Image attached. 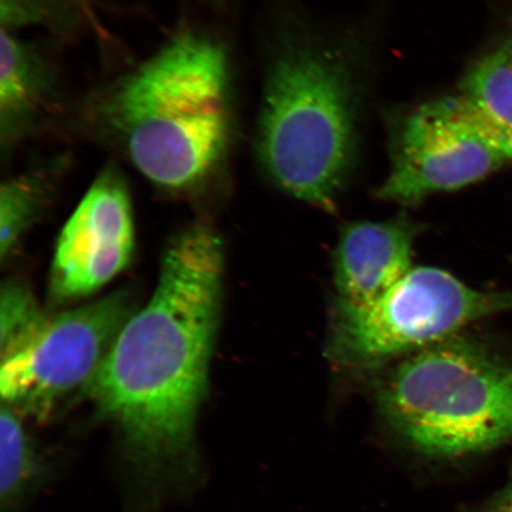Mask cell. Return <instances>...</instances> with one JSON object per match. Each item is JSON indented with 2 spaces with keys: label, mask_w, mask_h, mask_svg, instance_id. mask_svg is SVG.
Listing matches in <instances>:
<instances>
[{
  "label": "cell",
  "mask_w": 512,
  "mask_h": 512,
  "mask_svg": "<svg viewBox=\"0 0 512 512\" xmlns=\"http://www.w3.org/2000/svg\"><path fill=\"white\" fill-rule=\"evenodd\" d=\"M354 105L341 57L304 40L285 44L268 75L259 126V157L272 181L335 210L354 151Z\"/></svg>",
  "instance_id": "4"
},
{
  "label": "cell",
  "mask_w": 512,
  "mask_h": 512,
  "mask_svg": "<svg viewBox=\"0 0 512 512\" xmlns=\"http://www.w3.org/2000/svg\"><path fill=\"white\" fill-rule=\"evenodd\" d=\"M48 192L47 179L38 172H30L9 179L0 190V256L8 258L22 238Z\"/></svg>",
  "instance_id": "13"
},
{
  "label": "cell",
  "mask_w": 512,
  "mask_h": 512,
  "mask_svg": "<svg viewBox=\"0 0 512 512\" xmlns=\"http://www.w3.org/2000/svg\"><path fill=\"white\" fill-rule=\"evenodd\" d=\"M509 162L463 100L415 108L394 125L392 166L377 196L416 206L438 192L467 187Z\"/></svg>",
  "instance_id": "7"
},
{
  "label": "cell",
  "mask_w": 512,
  "mask_h": 512,
  "mask_svg": "<svg viewBox=\"0 0 512 512\" xmlns=\"http://www.w3.org/2000/svg\"><path fill=\"white\" fill-rule=\"evenodd\" d=\"M0 494L3 507H14L40 477L41 464L16 409L3 403L0 414Z\"/></svg>",
  "instance_id": "12"
},
{
  "label": "cell",
  "mask_w": 512,
  "mask_h": 512,
  "mask_svg": "<svg viewBox=\"0 0 512 512\" xmlns=\"http://www.w3.org/2000/svg\"><path fill=\"white\" fill-rule=\"evenodd\" d=\"M132 305L124 293L47 319L27 344L2 358L3 403L47 415L76 389L93 381Z\"/></svg>",
  "instance_id": "6"
},
{
  "label": "cell",
  "mask_w": 512,
  "mask_h": 512,
  "mask_svg": "<svg viewBox=\"0 0 512 512\" xmlns=\"http://www.w3.org/2000/svg\"><path fill=\"white\" fill-rule=\"evenodd\" d=\"M0 137L12 146L28 134L47 110L53 79L34 48L2 30L0 54Z\"/></svg>",
  "instance_id": "10"
},
{
  "label": "cell",
  "mask_w": 512,
  "mask_h": 512,
  "mask_svg": "<svg viewBox=\"0 0 512 512\" xmlns=\"http://www.w3.org/2000/svg\"><path fill=\"white\" fill-rule=\"evenodd\" d=\"M69 4L70 0H2V29L59 22Z\"/></svg>",
  "instance_id": "15"
},
{
  "label": "cell",
  "mask_w": 512,
  "mask_h": 512,
  "mask_svg": "<svg viewBox=\"0 0 512 512\" xmlns=\"http://www.w3.org/2000/svg\"><path fill=\"white\" fill-rule=\"evenodd\" d=\"M375 399L390 430L427 457L470 456L512 439V366L460 334L390 363Z\"/></svg>",
  "instance_id": "3"
},
{
  "label": "cell",
  "mask_w": 512,
  "mask_h": 512,
  "mask_svg": "<svg viewBox=\"0 0 512 512\" xmlns=\"http://www.w3.org/2000/svg\"><path fill=\"white\" fill-rule=\"evenodd\" d=\"M509 311L512 293L478 291L440 268L416 267L374 302L337 299L325 356L341 369L386 367L477 320Z\"/></svg>",
  "instance_id": "5"
},
{
  "label": "cell",
  "mask_w": 512,
  "mask_h": 512,
  "mask_svg": "<svg viewBox=\"0 0 512 512\" xmlns=\"http://www.w3.org/2000/svg\"><path fill=\"white\" fill-rule=\"evenodd\" d=\"M101 115L150 182L200 190L219 174L232 139L227 55L207 37L181 34L114 86Z\"/></svg>",
  "instance_id": "2"
},
{
  "label": "cell",
  "mask_w": 512,
  "mask_h": 512,
  "mask_svg": "<svg viewBox=\"0 0 512 512\" xmlns=\"http://www.w3.org/2000/svg\"><path fill=\"white\" fill-rule=\"evenodd\" d=\"M418 233L407 217L345 226L334 252L337 299L367 304L387 293L413 270Z\"/></svg>",
  "instance_id": "9"
},
{
  "label": "cell",
  "mask_w": 512,
  "mask_h": 512,
  "mask_svg": "<svg viewBox=\"0 0 512 512\" xmlns=\"http://www.w3.org/2000/svg\"><path fill=\"white\" fill-rule=\"evenodd\" d=\"M482 512H512V471L508 483L497 495L492 497Z\"/></svg>",
  "instance_id": "16"
},
{
  "label": "cell",
  "mask_w": 512,
  "mask_h": 512,
  "mask_svg": "<svg viewBox=\"0 0 512 512\" xmlns=\"http://www.w3.org/2000/svg\"><path fill=\"white\" fill-rule=\"evenodd\" d=\"M459 98L512 160V41H505L467 73Z\"/></svg>",
  "instance_id": "11"
},
{
  "label": "cell",
  "mask_w": 512,
  "mask_h": 512,
  "mask_svg": "<svg viewBox=\"0 0 512 512\" xmlns=\"http://www.w3.org/2000/svg\"><path fill=\"white\" fill-rule=\"evenodd\" d=\"M48 317L44 316L27 287L9 281L0 294V351L9 356L34 337Z\"/></svg>",
  "instance_id": "14"
},
{
  "label": "cell",
  "mask_w": 512,
  "mask_h": 512,
  "mask_svg": "<svg viewBox=\"0 0 512 512\" xmlns=\"http://www.w3.org/2000/svg\"><path fill=\"white\" fill-rule=\"evenodd\" d=\"M223 243L196 223L172 239L158 284L126 320L88 389L144 462L189 450L219 328Z\"/></svg>",
  "instance_id": "1"
},
{
  "label": "cell",
  "mask_w": 512,
  "mask_h": 512,
  "mask_svg": "<svg viewBox=\"0 0 512 512\" xmlns=\"http://www.w3.org/2000/svg\"><path fill=\"white\" fill-rule=\"evenodd\" d=\"M133 249L131 197L120 172L107 168L57 240L50 271L51 298L73 302L99 291L130 264Z\"/></svg>",
  "instance_id": "8"
}]
</instances>
